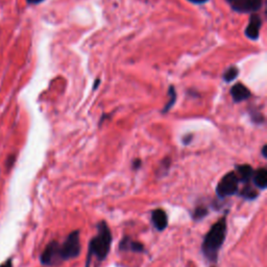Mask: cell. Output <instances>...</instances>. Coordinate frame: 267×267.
Returning <instances> with one entry per match:
<instances>
[{"label":"cell","instance_id":"obj_19","mask_svg":"<svg viewBox=\"0 0 267 267\" xmlns=\"http://www.w3.org/2000/svg\"><path fill=\"white\" fill-rule=\"evenodd\" d=\"M141 165H142V161L137 159V160H135V161L133 162V169L137 170V169H139L141 167Z\"/></svg>","mask_w":267,"mask_h":267},{"label":"cell","instance_id":"obj_17","mask_svg":"<svg viewBox=\"0 0 267 267\" xmlns=\"http://www.w3.org/2000/svg\"><path fill=\"white\" fill-rule=\"evenodd\" d=\"M170 165H172V160H170V158H165L160 163V167L158 168L157 175L158 176H165L168 173Z\"/></svg>","mask_w":267,"mask_h":267},{"label":"cell","instance_id":"obj_7","mask_svg":"<svg viewBox=\"0 0 267 267\" xmlns=\"http://www.w3.org/2000/svg\"><path fill=\"white\" fill-rule=\"evenodd\" d=\"M262 26V19L258 14H251L248 24L246 28V36L250 40H258Z\"/></svg>","mask_w":267,"mask_h":267},{"label":"cell","instance_id":"obj_18","mask_svg":"<svg viewBox=\"0 0 267 267\" xmlns=\"http://www.w3.org/2000/svg\"><path fill=\"white\" fill-rule=\"evenodd\" d=\"M15 162H16V154L9 155V157H7V159L5 160L6 170H10L11 168H13V166L15 165Z\"/></svg>","mask_w":267,"mask_h":267},{"label":"cell","instance_id":"obj_20","mask_svg":"<svg viewBox=\"0 0 267 267\" xmlns=\"http://www.w3.org/2000/svg\"><path fill=\"white\" fill-rule=\"evenodd\" d=\"M0 267H13V259L12 258L7 259L5 262H3L1 265H0Z\"/></svg>","mask_w":267,"mask_h":267},{"label":"cell","instance_id":"obj_4","mask_svg":"<svg viewBox=\"0 0 267 267\" xmlns=\"http://www.w3.org/2000/svg\"><path fill=\"white\" fill-rule=\"evenodd\" d=\"M81 250V246H80V240H79V231L76 229V231H72L65 241L60 244V253H61V258L62 261H68L72 260V259H76Z\"/></svg>","mask_w":267,"mask_h":267},{"label":"cell","instance_id":"obj_3","mask_svg":"<svg viewBox=\"0 0 267 267\" xmlns=\"http://www.w3.org/2000/svg\"><path fill=\"white\" fill-rule=\"evenodd\" d=\"M239 179L236 172H229L224 175L216 187V195L219 199L238 194L239 192Z\"/></svg>","mask_w":267,"mask_h":267},{"label":"cell","instance_id":"obj_24","mask_svg":"<svg viewBox=\"0 0 267 267\" xmlns=\"http://www.w3.org/2000/svg\"><path fill=\"white\" fill-rule=\"evenodd\" d=\"M266 150H267V145L265 144V145H263V147H262V151H261V153H262V155H263V158H267V153H266Z\"/></svg>","mask_w":267,"mask_h":267},{"label":"cell","instance_id":"obj_25","mask_svg":"<svg viewBox=\"0 0 267 267\" xmlns=\"http://www.w3.org/2000/svg\"><path fill=\"white\" fill-rule=\"evenodd\" d=\"M100 83V80L99 79H97V80H96V83H95V85H94V89H96V88H97V85Z\"/></svg>","mask_w":267,"mask_h":267},{"label":"cell","instance_id":"obj_21","mask_svg":"<svg viewBox=\"0 0 267 267\" xmlns=\"http://www.w3.org/2000/svg\"><path fill=\"white\" fill-rule=\"evenodd\" d=\"M188 1L194 3V4H204L208 1V0H188Z\"/></svg>","mask_w":267,"mask_h":267},{"label":"cell","instance_id":"obj_6","mask_svg":"<svg viewBox=\"0 0 267 267\" xmlns=\"http://www.w3.org/2000/svg\"><path fill=\"white\" fill-rule=\"evenodd\" d=\"M236 13L256 14L261 9L263 0H226Z\"/></svg>","mask_w":267,"mask_h":267},{"label":"cell","instance_id":"obj_14","mask_svg":"<svg viewBox=\"0 0 267 267\" xmlns=\"http://www.w3.org/2000/svg\"><path fill=\"white\" fill-rule=\"evenodd\" d=\"M168 97H169V100L167 101V103L165 105L164 109H163V114L167 113L168 111L172 109L173 107V105H175V100H176V91L173 86H170L169 89H168Z\"/></svg>","mask_w":267,"mask_h":267},{"label":"cell","instance_id":"obj_8","mask_svg":"<svg viewBox=\"0 0 267 267\" xmlns=\"http://www.w3.org/2000/svg\"><path fill=\"white\" fill-rule=\"evenodd\" d=\"M119 249L121 251H133V253H138V254L146 253V249L143 244L138 241L133 240L131 236H124L120 240Z\"/></svg>","mask_w":267,"mask_h":267},{"label":"cell","instance_id":"obj_16","mask_svg":"<svg viewBox=\"0 0 267 267\" xmlns=\"http://www.w3.org/2000/svg\"><path fill=\"white\" fill-rule=\"evenodd\" d=\"M238 74H239L238 68H237V67H235V66H232V67H229V69L226 70L224 76H222V78H224L226 83H231V81L236 79V77L238 76Z\"/></svg>","mask_w":267,"mask_h":267},{"label":"cell","instance_id":"obj_11","mask_svg":"<svg viewBox=\"0 0 267 267\" xmlns=\"http://www.w3.org/2000/svg\"><path fill=\"white\" fill-rule=\"evenodd\" d=\"M255 170L253 169L250 165L248 164H243V165H237L236 166V173L238 175L239 182L242 184H249L251 181V177H253Z\"/></svg>","mask_w":267,"mask_h":267},{"label":"cell","instance_id":"obj_22","mask_svg":"<svg viewBox=\"0 0 267 267\" xmlns=\"http://www.w3.org/2000/svg\"><path fill=\"white\" fill-rule=\"evenodd\" d=\"M43 1H44V0H26V2L28 4H39Z\"/></svg>","mask_w":267,"mask_h":267},{"label":"cell","instance_id":"obj_13","mask_svg":"<svg viewBox=\"0 0 267 267\" xmlns=\"http://www.w3.org/2000/svg\"><path fill=\"white\" fill-rule=\"evenodd\" d=\"M238 194L240 197H242L244 199H248V200H254L259 196V193L253 188L250 183L244 185V187L242 188V190L240 192H238Z\"/></svg>","mask_w":267,"mask_h":267},{"label":"cell","instance_id":"obj_9","mask_svg":"<svg viewBox=\"0 0 267 267\" xmlns=\"http://www.w3.org/2000/svg\"><path fill=\"white\" fill-rule=\"evenodd\" d=\"M152 222L157 231H164L168 226V217L166 212L162 209H154L152 212Z\"/></svg>","mask_w":267,"mask_h":267},{"label":"cell","instance_id":"obj_15","mask_svg":"<svg viewBox=\"0 0 267 267\" xmlns=\"http://www.w3.org/2000/svg\"><path fill=\"white\" fill-rule=\"evenodd\" d=\"M208 213H209V210H208V207L206 206H203V205H200L198 207H196L194 211H193V214H192V218H193V220L195 221H199V220H202L204 219Z\"/></svg>","mask_w":267,"mask_h":267},{"label":"cell","instance_id":"obj_10","mask_svg":"<svg viewBox=\"0 0 267 267\" xmlns=\"http://www.w3.org/2000/svg\"><path fill=\"white\" fill-rule=\"evenodd\" d=\"M250 95V91L242 84H236L231 88V96L236 103L248 100Z\"/></svg>","mask_w":267,"mask_h":267},{"label":"cell","instance_id":"obj_23","mask_svg":"<svg viewBox=\"0 0 267 267\" xmlns=\"http://www.w3.org/2000/svg\"><path fill=\"white\" fill-rule=\"evenodd\" d=\"M93 257L91 256V255H89L88 254V256H87V260H86V266L85 267H90V263H91V259H92Z\"/></svg>","mask_w":267,"mask_h":267},{"label":"cell","instance_id":"obj_2","mask_svg":"<svg viewBox=\"0 0 267 267\" xmlns=\"http://www.w3.org/2000/svg\"><path fill=\"white\" fill-rule=\"evenodd\" d=\"M96 229H97V234L92 237V239L89 242L88 254L95 257L101 262L105 261L110 254L113 242V235L105 220L99 221Z\"/></svg>","mask_w":267,"mask_h":267},{"label":"cell","instance_id":"obj_1","mask_svg":"<svg viewBox=\"0 0 267 267\" xmlns=\"http://www.w3.org/2000/svg\"><path fill=\"white\" fill-rule=\"evenodd\" d=\"M227 231L228 219L226 214L215 222L204 238L202 244V253L209 262L216 263L218 261V255L225 243Z\"/></svg>","mask_w":267,"mask_h":267},{"label":"cell","instance_id":"obj_5","mask_svg":"<svg viewBox=\"0 0 267 267\" xmlns=\"http://www.w3.org/2000/svg\"><path fill=\"white\" fill-rule=\"evenodd\" d=\"M40 262L43 266L48 267H56L61 265L63 261L60 253V243L57 240L50 241L40 256Z\"/></svg>","mask_w":267,"mask_h":267},{"label":"cell","instance_id":"obj_12","mask_svg":"<svg viewBox=\"0 0 267 267\" xmlns=\"http://www.w3.org/2000/svg\"><path fill=\"white\" fill-rule=\"evenodd\" d=\"M251 180H253L255 187L259 190H265L267 188V170L265 168L257 169L254 172Z\"/></svg>","mask_w":267,"mask_h":267}]
</instances>
